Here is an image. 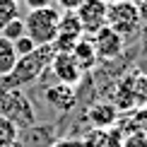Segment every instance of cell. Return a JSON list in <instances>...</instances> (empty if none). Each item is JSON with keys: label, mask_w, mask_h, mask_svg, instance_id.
<instances>
[{"label": "cell", "mask_w": 147, "mask_h": 147, "mask_svg": "<svg viewBox=\"0 0 147 147\" xmlns=\"http://www.w3.org/2000/svg\"><path fill=\"white\" fill-rule=\"evenodd\" d=\"M75 15L82 24L84 34H96L101 27H106V15L109 5L104 0H82L75 7Z\"/></svg>", "instance_id": "cell-5"}, {"label": "cell", "mask_w": 147, "mask_h": 147, "mask_svg": "<svg viewBox=\"0 0 147 147\" xmlns=\"http://www.w3.org/2000/svg\"><path fill=\"white\" fill-rule=\"evenodd\" d=\"M70 56L77 60V65L82 68V72L92 70L96 63H99V56H96V48H94V41L87 39V36H82V39H77L75 48L70 51Z\"/></svg>", "instance_id": "cell-9"}, {"label": "cell", "mask_w": 147, "mask_h": 147, "mask_svg": "<svg viewBox=\"0 0 147 147\" xmlns=\"http://www.w3.org/2000/svg\"><path fill=\"white\" fill-rule=\"evenodd\" d=\"M15 65H17L15 46H12V41H7V39L0 36V80L7 77L10 72L15 70Z\"/></svg>", "instance_id": "cell-12"}, {"label": "cell", "mask_w": 147, "mask_h": 147, "mask_svg": "<svg viewBox=\"0 0 147 147\" xmlns=\"http://www.w3.org/2000/svg\"><path fill=\"white\" fill-rule=\"evenodd\" d=\"M0 116L10 118L17 128L32 125L36 121L32 101L24 96L22 89H0Z\"/></svg>", "instance_id": "cell-4"}, {"label": "cell", "mask_w": 147, "mask_h": 147, "mask_svg": "<svg viewBox=\"0 0 147 147\" xmlns=\"http://www.w3.org/2000/svg\"><path fill=\"white\" fill-rule=\"evenodd\" d=\"M92 41H94V48H96V56L99 60H113L123 53V46H125V39L121 34H116L111 27H101L96 34H92Z\"/></svg>", "instance_id": "cell-6"}, {"label": "cell", "mask_w": 147, "mask_h": 147, "mask_svg": "<svg viewBox=\"0 0 147 147\" xmlns=\"http://www.w3.org/2000/svg\"><path fill=\"white\" fill-rule=\"evenodd\" d=\"M24 34H27V27H24V20H22V17L10 20L3 29H0V36H3V39H7V41H17V39L24 36Z\"/></svg>", "instance_id": "cell-13"}, {"label": "cell", "mask_w": 147, "mask_h": 147, "mask_svg": "<svg viewBox=\"0 0 147 147\" xmlns=\"http://www.w3.org/2000/svg\"><path fill=\"white\" fill-rule=\"evenodd\" d=\"M106 5H113V3H121V0H104Z\"/></svg>", "instance_id": "cell-21"}, {"label": "cell", "mask_w": 147, "mask_h": 147, "mask_svg": "<svg viewBox=\"0 0 147 147\" xmlns=\"http://www.w3.org/2000/svg\"><path fill=\"white\" fill-rule=\"evenodd\" d=\"M53 147H84V140H60Z\"/></svg>", "instance_id": "cell-18"}, {"label": "cell", "mask_w": 147, "mask_h": 147, "mask_svg": "<svg viewBox=\"0 0 147 147\" xmlns=\"http://www.w3.org/2000/svg\"><path fill=\"white\" fill-rule=\"evenodd\" d=\"M53 56H56V51H53L51 46H36L29 56L17 58L15 70H12L5 80H0V82H3V89H22V87H27V84L36 82V80L51 68Z\"/></svg>", "instance_id": "cell-1"}, {"label": "cell", "mask_w": 147, "mask_h": 147, "mask_svg": "<svg viewBox=\"0 0 147 147\" xmlns=\"http://www.w3.org/2000/svg\"><path fill=\"white\" fill-rule=\"evenodd\" d=\"M46 101L51 104L53 109H58V111L68 113L72 106L77 104V94H75V87H70V84H51V87L46 89Z\"/></svg>", "instance_id": "cell-8"}, {"label": "cell", "mask_w": 147, "mask_h": 147, "mask_svg": "<svg viewBox=\"0 0 147 147\" xmlns=\"http://www.w3.org/2000/svg\"><path fill=\"white\" fill-rule=\"evenodd\" d=\"M142 51L147 53V24H142Z\"/></svg>", "instance_id": "cell-19"}, {"label": "cell", "mask_w": 147, "mask_h": 147, "mask_svg": "<svg viewBox=\"0 0 147 147\" xmlns=\"http://www.w3.org/2000/svg\"><path fill=\"white\" fill-rule=\"evenodd\" d=\"M17 135H20V128L12 123L10 118L0 116V147H3V145H12V142H17Z\"/></svg>", "instance_id": "cell-14"}, {"label": "cell", "mask_w": 147, "mask_h": 147, "mask_svg": "<svg viewBox=\"0 0 147 147\" xmlns=\"http://www.w3.org/2000/svg\"><path fill=\"white\" fill-rule=\"evenodd\" d=\"M51 75L56 77V82L60 84H70V87H75V84L82 82V68L77 65V60L70 56V53H56L53 56V63H51Z\"/></svg>", "instance_id": "cell-7"}, {"label": "cell", "mask_w": 147, "mask_h": 147, "mask_svg": "<svg viewBox=\"0 0 147 147\" xmlns=\"http://www.w3.org/2000/svg\"><path fill=\"white\" fill-rule=\"evenodd\" d=\"M15 17H20V0H0V29Z\"/></svg>", "instance_id": "cell-15"}, {"label": "cell", "mask_w": 147, "mask_h": 147, "mask_svg": "<svg viewBox=\"0 0 147 147\" xmlns=\"http://www.w3.org/2000/svg\"><path fill=\"white\" fill-rule=\"evenodd\" d=\"M24 5H27L29 10H39V7H48L51 5V0H22Z\"/></svg>", "instance_id": "cell-17"}, {"label": "cell", "mask_w": 147, "mask_h": 147, "mask_svg": "<svg viewBox=\"0 0 147 147\" xmlns=\"http://www.w3.org/2000/svg\"><path fill=\"white\" fill-rule=\"evenodd\" d=\"M58 34H63V36H70V39H75V41L84 36V29H82V24H80V20H77L75 10H68V12H63V15H60Z\"/></svg>", "instance_id": "cell-11"}, {"label": "cell", "mask_w": 147, "mask_h": 147, "mask_svg": "<svg viewBox=\"0 0 147 147\" xmlns=\"http://www.w3.org/2000/svg\"><path fill=\"white\" fill-rule=\"evenodd\" d=\"M3 147H22L20 142H12V145H3Z\"/></svg>", "instance_id": "cell-20"}, {"label": "cell", "mask_w": 147, "mask_h": 147, "mask_svg": "<svg viewBox=\"0 0 147 147\" xmlns=\"http://www.w3.org/2000/svg\"><path fill=\"white\" fill-rule=\"evenodd\" d=\"M116 116H118V109L113 106V104H94V106L89 109V121L94 128H109L116 123Z\"/></svg>", "instance_id": "cell-10"}, {"label": "cell", "mask_w": 147, "mask_h": 147, "mask_svg": "<svg viewBox=\"0 0 147 147\" xmlns=\"http://www.w3.org/2000/svg\"><path fill=\"white\" fill-rule=\"evenodd\" d=\"M142 7L138 5V0H121V3L109 5L106 24L113 29L116 34H121L123 39L135 36L142 29Z\"/></svg>", "instance_id": "cell-3"}, {"label": "cell", "mask_w": 147, "mask_h": 147, "mask_svg": "<svg viewBox=\"0 0 147 147\" xmlns=\"http://www.w3.org/2000/svg\"><path fill=\"white\" fill-rule=\"evenodd\" d=\"M12 46H15V53H17V58H22V56H29V53H32L34 48H36V44H34L32 39H29L27 34H24V36H20L17 41H12Z\"/></svg>", "instance_id": "cell-16"}, {"label": "cell", "mask_w": 147, "mask_h": 147, "mask_svg": "<svg viewBox=\"0 0 147 147\" xmlns=\"http://www.w3.org/2000/svg\"><path fill=\"white\" fill-rule=\"evenodd\" d=\"M58 24H60V12L48 5V7L29 10L24 27H27V36L36 46H51L53 39L58 36Z\"/></svg>", "instance_id": "cell-2"}]
</instances>
